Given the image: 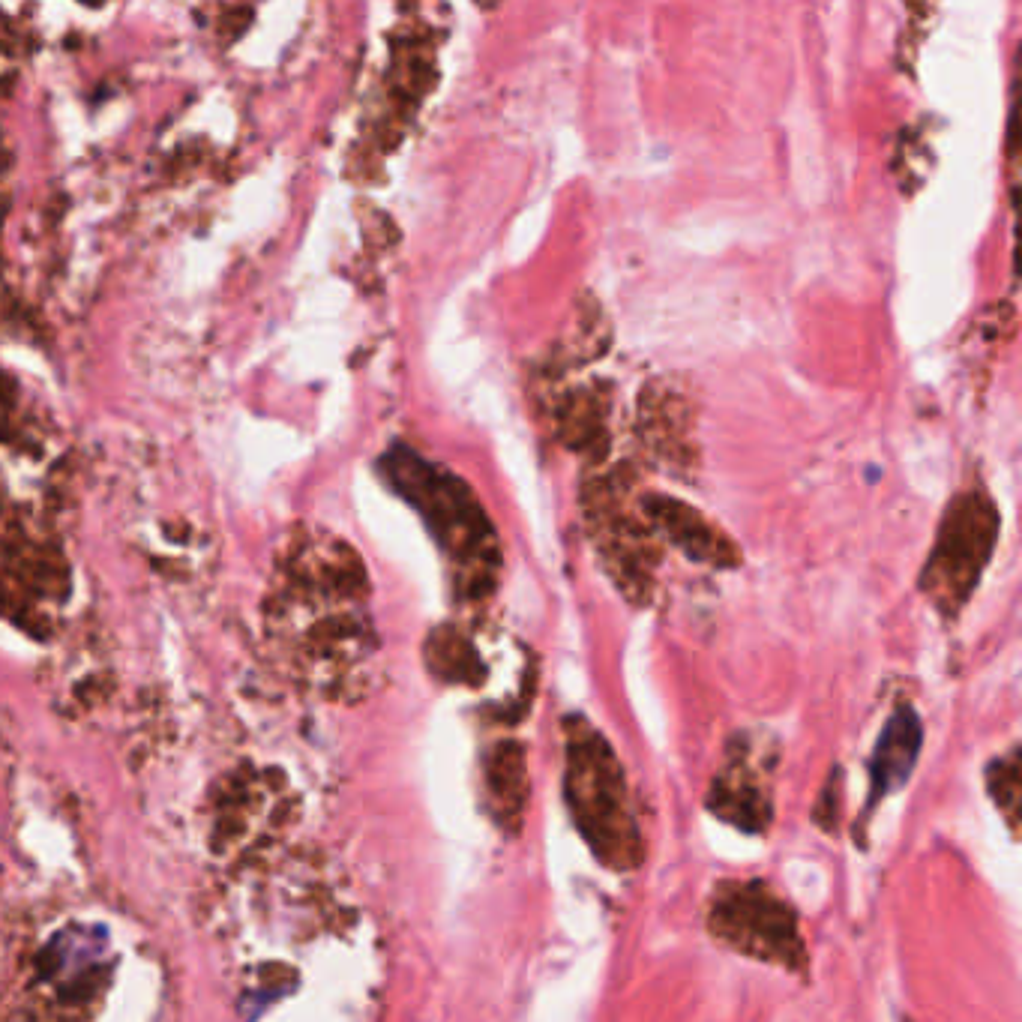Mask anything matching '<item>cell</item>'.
I'll return each instance as SVG.
<instances>
[{
	"instance_id": "cell-5",
	"label": "cell",
	"mask_w": 1022,
	"mask_h": 1022,
	"mask_svg": "<svg viewBox=\"0 0 1022 1022\" xmlns=\"http://www.w3.org/2000/svg\"><path fill=\"white\" fill-rule=\"evenodd\" d=\"M708 930L732 951L804 969V939L795 912L762 882H726L714 891L708 906Z\"/></svg>"
},
{
	"instance_id": "cell-10",
	"label": "cell",
	"mask_w": 1022,
	"mask_h": 1022,
	"mask_svg": "<svg viewBox=\"0 0 1022 1022\" xmlns=\"http://www.w3.org/2000/svg\"><path fill=\"white\" fill-rule=\"evenodd\" d=\"M918 753H921V720L912 708H900L888 720V726H885V732L876 744V753H873L870 804L876 798H885L888 792L900 789L909 780V774L918 762Z\"/></svg>"
},
{
	"instance_id": "cell-7",
	"label": "cell",
	"mask_w": 1022,
	"mask_h": 1022,
	"mask_svg": "<svg viewBox=\"0 0 1022 1022\" xmlns=\"http://www.w3.org/2000/svg\"><path fill=\"white\" fill-rule=\"evenodd\" d=\"M708 810L720 819L744 828V831H765L771 822V786L759 765H753V750L747 741L732 744V756L726 768L717 774Z\"/></svg>"
},
{
	"instance_id": "cell-8",
	"label": "cell",
	"mask_w": 1022,
	"mask_h": 1022,
	"mask_svg": "<svg viewBox=\"0 0 1022 1022\" xmlns=\"http://www.w3.org/2000/svg\"><path fill=\"white\" fill-rule=\"evenodd\" d=\"M642 510L651 522V528L666 537L675 549L690 555L693 561L714 564V567H732L741 561L738 549L729 537H723L711 522H705L693 507L669 498V495H648L642 501Z\"/></svg>"
},
{
	"instance_id": "cell-3",
	"label": "cell",
	"mask_w": 1022,
	"mask_h": 1022,
	"mask_svg": "<svg viewBox=\"0 0 1022 1022\" xmlns=\"http://www.w3.org/2000/svg\"><path fill=\"white\" fill-rule=\"evenodd\" d=\"M999 537V513L984 489H966L945 513L921 588L933 606L954 618L972 597Z\"/></svg>"
},
{
	"instance_id": "cell-12",
	"label": "cell",
	"mask_w": 1022,
	"mask_h": 1022,
	"mask_svg": "<svg viewBox=\"0 0 1022 1022\" xmlns=\"http://www.w3.org/2000/svg\"><path fill=\"white\" fill-rule=\"evenodd\" d=\"M987 783H990L993 801L1005 810L1011 828H1017V804H1020V759H1017V750H1011L1005 759L993 762Z\"/></svg>"
},
{
	"instance_id": "cell-6",
	"label": "cell",
	"mask_w": 1022,
	"mask_h": 1022,
	"mask_svg": "<svg viewBox=\"0 0 1022 1022\" xmlns=\"http://www.w3.org/2000/svg\"><path fill=\"white\" fill-rule=\"evenodd\" d=\"M588 516L594 522V540L615 570V579L627 588V594H648L660 552L654 546L657 531L651 528L645 510L642 519H636V513L621 498V483L606 480L594 483Z\"/></svg>"
},
{
	"instance_id": "cell-9",
	"label": "cell",
	"mask_w": 1022,
	"mask_h": 1022,
	"mask_svg": "<svg viewBox=\"0 0 1022 1022\" xmlns=\"http://www.w3.org/2000/svg\"><path fill=\"white\" fill-rule=\"evenodd\" d=\"M483 789L495 825L516 837L522 834V819L528 807V759L525 747L516 741H498L483 759Z\"/></svg>"
},
{
	"instance_id": "cell-1",
	"label": "cell",
	"mask_w": 1022,
	"mask_h": 1022,
	"mask_svg": "<svg viewBox=\"0 0 1022 1022\" xmlns=\"http://www.w3.org/2000/svg\"><path fill=\"white\" fill-rule=\"evenodd\" d=\"M381 465L393 489L420 510L432 537L447 552L456 594L468 603L489 597L501 573V546L474 489L408 447H396Z\"/></svg>"
},
{
	"instance_id": "cell-4",
	"label": "cell",
	"mask_w": 1022,
	"mask_h": 1022,
	"mask_svg": "<svg viewBox=\"0 0 1022 1022\" xmlns=\"http://www.w3.org/2000/svg\"><path fill=\"white\" fill-rule=\"evenodd\" d=\"M525 654L522 645L510 642V636H501L492 627H483L477 621L468 624H441L438 630H432L429 642H426V663L429 672L447 684V687H465V690H483L492 693V705H495V690L492 684H501V693L513 711V717L519 720L534 693V666H504L498 669V663L513 660Z\"/></svg>"
},
{
	"instance_id": "cell-11",
	"label": "cell",
	"mask_w": 1022,
	"mask_h": 1022,
	"mask_svg": "<svg viewBox=\"0 0 1022 1022\" xmlns=\"http://www.w3.org/2000/svg\"><path fill=\"white\" fill-rule=\"evenodd\" d=\"M561 438L573 450H594L606 441V399L597 396V390H579L573 393L558 417Z\"/></svg>"
},
{
	"instance_id": "cell-2",
	"label": "cell",
	"mask_w": 1022,
	"mask_h": 1022,
	"mask_svg": "<svg viewBox=\"0 0 1022 1022\" xmlns=\"http://www.w3.org/2000/svg\"><path fill=\"white\" fill-rule=\"evenodd\" d=\"M564 732V798L576 828L606 867H636L642 861V834L618 756L582 717L564 720Z\"/></svg>"
}]
</instances>
